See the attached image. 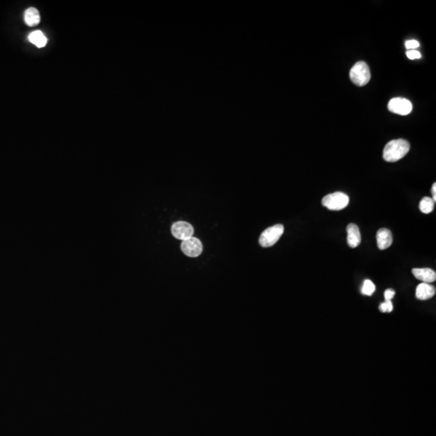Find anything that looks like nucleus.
I'll use <instances>...</instances> for the list:
<instances>
[{
  "label": "nucleus",
  "mask_w": 436,
  "mask_h": 436,
  "mask_svg": "<svg viewBox=\"0 0 436 436\" xmlns=\"http://www.w3.org/2000/svg\"><path fill=\"white\" fill-rule=\"evenodd\" d=\"M432 195H433V199L432 200H434V202L436 203V184L435 183L433 184V186H432Z\"/></svg>",
  "instance_id": "20"
},
{
  "label": "nucleus",
  "mask_w": 436,
  "mask_h": 436,
  "mask_svg": "<svg viewBox=\"0 0 436 436\" xmlns=\"http://www.w3.org/2000/svg\"><path fill=\"white\" fill-rule=\"evenodd\" d=\"M181 250L184 255L189 257H198L202 253L203 245L200 240L192 237L190 239L182 242Z\"/></svg>",
  "instance_id": "6"
},
{
  "label": "nucleus",
  "mask_w": 436,
  "mask_h": 436,
  "mask_svg": "<svg viewBox=\"0 0 436 436\" xmlns=\"http://www.w3.org/2000/svg\"><path fill=\"white\" fill-rule=\"evenodd\" d=\"M350 78L352 83L358 87H363L368 83L371 78L369 67L364 62H356L350 72Z\"/></svg>",
  "instance_id": "2"
},
{
  "label": "nucleus",
  "mask_w": 436,
  "mask_h": 436,
  "mask_svg": "<svg viewBox=\"0 0 436 436\" xmlns=\"http://www.w3.org/2000/svg\"><path fill=\"white\" fill-rule=\"evenodd\" d=\"M379 309L382 313H390L392 311L393 306H392L391 301H386V302H384L380 305Z\"/></svg>",
  "instance_id": "16"
},
{
  "label": "nucleus",
  "mask_w": 436,
  "mask_h": 436,
  "mask_svg": "<svg viewBox=\"0 0 436 436\" xmlns=\"http://www.w3.org/2000/svg\"><path fill=\"white\" fill-rule=\"evenodd\" d=\"M388 110L397 115L407 116L411 113L413 105L410 100L401 97H396L390 99L388 104Z\"/></svg>",
  "instance_id": "5"
},
{
  "label": "nucleus",
  "mask_w": 436,
  "mask_h": 436,
  "mask_svg": "<svg viewBox=\"0 0 436 436\" xmlns=\"http://www.w3.org/2000/svg\"><path fill=\"white\" fill-rule=\"evenodd\" d=\"M24 21L30 27L37 25L41 21V16L38 10L34 7H29L24 12Z\"/></svg>",
  "instance_id": "12"
},
{
  "label": "nucleus",
  "mask_w": 436,
  "mask_h": 436,
  "mask_svg": "<svg viewBox=\"0 0 436 436\" xmlns=\"http://www.w3.org/2000/svg\"><path fill=\"white\" fill-rule=\"evenodd\" d=\"M395 296V291L392 290H387L385 291V299L386 301H391Z\"/></svg>",
  "instance_id": "19"
},
{
  "label": "nucleus",
  "mask_w": 436,
  "mask_h": 436,
  "mask_svg": "<svg viewBox=\"0 0 436 436\" xmlns=\"http://www.w3.org/2000/svg\"><path fill=\"white\" fill-rule=\"evenodd\" d=\"M407 58L411 60L418 59V58H420L422 57L421 53L418 51L414 50V49L407 51Z\"/></svg>",
  "instance_id": "17"
},
{
  "label": "nucleus",
  "mask_w": 436,
  "mask_h": 436,
  "mask_svg": "<svg viewBox=\"0 0 436 436\" xmlns=\"http://www.w3.org/2000/svg\"><path fill=\"white\" fill-rule=\"evenodd\" d=\"M171 234L175 239L184 241L193 237L194 234V228L190 223L186 221H178L174 223L171 226Z\"/></svg>",
  "instance_id": "7"
},
{
  "label": "nucleus",
  "mask_w": 436,
  "mask_h": 436,
  "mask_svg": "<svg viewBox=\"0 0 436 436\" xmlns=\"http://www.w3.org/2000/svg\"><path fill=\"white\" fill-rule=\"evenodd\" d=\"M347 244L351 248H356L361 244V234L356 224L351 223L347 225Z\"/></svg>",
  "instance_id": "8"
},
{
  "label": "nucleus",
  "mask_w": 436,
  "mask_h": 436,
  "mask_svg": "<svg viewBox=\"0 0 436 436\" xmlns=\"http://www.w3.org/2000/svg\"><path fill=\"white\" fill-rule=\"evenodd\" d=\"M412 273L416 279L427 284L435 282L436 280V271L431 268H413Z\"/></svg>",
  "instance_id": "10"
},
{
  "label": "nucleus",
  "mask_w": 436,
  "mask_h": 436,
  "mask_svg": "<svg viewBox=\"0 0 436 436\" xmlns=\"http://www.w3.org/2000/svg\"><path fill=\"white\" fill-rule=\"evenodd\" d=\"M377 246L380 250H386L392 245V234L388 229H380L377 234Z\"/></svg>",
  "instance_id": "9"
},
{
  "label": "nucleus",
  "mask_w": 436,
  "mask_h": 436,
  "mask_svg": "<svg viewBox=\"0 0 436 436\" xmlns=\"http://www.w3.org/2000/svg\"><path fill=\"white\" fill-rule=\"evenodd\" d=\"M434 208L435 202L434 200H432V198L426 196V197L422 198V200L419 203V209L423 214H431L434 210Z\"/></svg>",
  "instance_id": "14"
},
{
  "label": "nucleus",
  "mask_w": 436,
  "mask_h": 436,
  "mask_svg": "<svg viewBox=\"0 0 436 436\" xmlns=\"http://www.w3.org/2000/svg\"><path fill=\"white\" fill-rule=\"evenodd\" d=\"M411 149L410 143L404 139L392 140L386 144L383 152V158L386 162L395 163L406 156Z\"/></svg>",
  "instance_id": "1"
},
{
  "label": "nucleus",
  "mask_w": 436,
  "mask_h": 436,
  "mask_svg": "<svg viewBox=\"0 0 436 436\" xmlns=\"http://www.w3.org/2000/svg\"><path fill=\"white\" fill-rule=\"evenodd\" d=\"M28 40L38 48H43L47 44V38L42 31H34L30 33Z\"/></svg>",
  "instance_id": "13"
},
{
  "label": "nucleus",
  "mask_w": 436,
  "mask_h": 436,
  "mask_svg": "<svg viewBox=\"0 0 436 436\" xmlns=\"http://www.w3.org/2000/svg\"><path fill=\"white\" fill-rule=\"evenodd\" d=\"M284 230H285L284 225L280 224L267 228L260 235L259 240L260 245L263 247H270L273 246L280 239V237L282 236Z\"/></svg>",
  "instance_id": "4"
},
{
  "label": "nucleus",
  "mask_w": 436,
  "mask_h": 436,
  "mask_svg": "<svg viewBox=\"0 0 436 436\" xmlns=\"http://www.w3.org/2000/svg\"><path fill=\"white\" fill-rule=\"evenodd\" d=\"M375 291H376V286L374 284L371 280H364L361 292L365 296H372Z\"/></svg>",
  "instance_id": "15"
},
{
  "label": "nucleus",
  "mask_w": 436,
  "mask_h": 436,
  "mask_svg": "<svg viewBox=\"0 0 436 436\" xmlns=\"http://www.w3.org/2000/svg\"><path fill=\"white\" fill-rule=\"evenodd\" d=\"M436 294V289L432 285L427 284V283H422L420 285H418V287L416 289V297L418 300H428L435 296Z\"/></svg>",
  "instance_id": "11"
},
{
  "label": "nucleus",
  "mask_w": 436,
  "mask_h": 436,
  "mask_svg": "<svg viewBox=\"0 0 436 436\" xmlns=\"http://www.w3.org/2000/svg\"><path fill=\"white\" fill-rule=\"evenodd\" d=\"M349 201L350 199L348 195H346L345 193L337 192L326 195L322 199L321 203L323 206L326 207L330 210L339 211L348 205Z\"/></svg>",
  "instance_id": "3"
},
{
  "label": "nucleus",
  "mask_w": 436,
  "mask_h": 436,
  "mask_svg": "<svg viewBox=\"0 0 436 436\" xmlns=\"http://www.w3.org/2000/svg\"><path fill=\"white\" fill-rule=\"evenodd\" d=\"M419 46H420L419 42H417L415 40H411V41H407L406 42V47L411 50H413V48H418Z\"/></svg>",
  "instance_id": "18"
}]
</instances>
